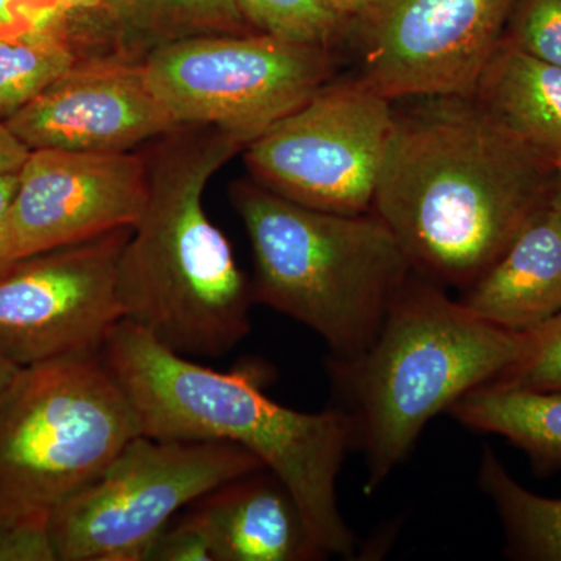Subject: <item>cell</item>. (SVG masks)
<instances>
[{
    "label": "cell",
    "mask_w": 561,
    "mask_h": 561,
    "mask_svg": "<svg viewBox=\"0 0 561 561\" xmlns=\"http://www.w3.org/2000/svg\"><path fill=\"white\" fill-rule=\"evenodd\" d=\"M401 103L371 213L416 275L467 290L548 205L556 171L474 95Z\"/></svg>",
    "instance_id": "cell-1"
},
{
    "label": "cell",
    "mask_w": 561,
    "mask_h": 561,
    "mask_svg": "<svg viewBox=\"0 0 561 561\" xmlns=\"http://www.w3.org/2000/svg\"><path fill=\"white\" fill-rule=\"evenodd\" d=\"M101 356L130 398L144 435L242 446L290 491L324 557L354 556L356 540L337 501L343 460L357 443L346 409L294 411L264 393L261 367L213 370L130 320L114 328Z\"/></svg>",
    "instance_id": "cell-2"
},
{
    "label": "cell",
    "mask_w": 561,
    "mask_h": 561,
    "mask_svg": "<svg viewBox=\"0 0 561 561\" xmlns=\"http://www.w3.org/2000/svg\"><path fill=\"white\" fill-rule=\"evenodd\" d=\"M243 150L219 128L180 125L140 151L149 192L119 262L124 320L190 359H219L251 331V283L203 205Z\"/></svg>",
    "instance_id": "cell-3"
},
{
    "label": "cell",
    "mask_w": 561,
    "mask_h": 561,
    "mask_svg": "<svg viewBox=\"0 0 561 561\" xmlns=\"http://www.w3.org/2000/svg\"><path fill=\"white\" fill-rule=\"evenodd\" d=\"M524 341V332L486 323L413 273L368 350L350 364H330L348 391L357 445L367 454L365 493L387 481L435 415L497 381L522 356Z\"/></svg>",
    "instance_id": "cell-4"
},
{
    "label": "cell",
    "mask_w": 561,
    "mask_h": 561,
    "mask_svg": "<svg viewBox=\"0 0 561 561\" xmlns=\"http://www.w3.org/2000/svg\"><path fill=\"white\" fill-rule=\"evenodd\" d=\"M230 195L253 250L254 302L311 328L331 362L360 357L415 273L393 232L373 213L308 208L254 180Z\"/></svg>",
    "instance_id": "cell-5"
},
{
    "label": "cell",
    "mask_w": 561,
    "mask_h": 561,
    "mask_svg": "<svg viewBox=\"0 0 561 561\" xmlns=\"http://www.w3.org/2000/svg\"><path fill=\"white\" fill-rule=\"evenodd\" d=\"M140 434L101 353L24 368L0 409V519L50 523Z\"/></svg>",
    "instance_id": "cell-6"
},
{
    "label": "cell",
    "mask_w": 561,
    "mask_h": 561,
    "mask_svg": "<svg viewBox=\"0 0 561 561\" xmlns=\"http://www.w3.org/2000/svg\"><path fill=\"white\" fill-rule=\"evenodd\" d=\"M261 468L256 456L232 443L140 434L51 515L58 561H147L176 512Z\"/></svg>",
    "instance_id": "cell-7"
},
{
    "label": "cell",
    "mask_w": 561,
    "mask_h": 561,
    "mask_svg": "<svg viewBox=\"0 0 561 561\" xmlns=\"http://www.w3.org/2000/svg\"><path fill=\"white\" fill-rule=\"evenodd\" d=\"M144 69L176 124L219 128L247 147L332 80L334 58L323 47L250 33L161 47Z\"/></svg>",
    "instance_id": "cell-8"
},
{
    "label": "cell",
    "mask_w": 561,
    "mask_h": 561,
    "mask_svg": "<svg viewBox=\"0 0 561 561\" xmlns=\"http://www.w3.org/2000/svg\"><path fill=\"white\" fill-rule=\"evenodd\" d=\"M394 127V102L362 77L330 80L245 147L261 186L308 208L371 213Z\"/></svg>",
    "instance_id": "cell-9"
},
{
    "label": "cell",
    "mask_w": 561,
    "mask_h": 561,
    "mask_svg": "<svg viewBox=\"0 0 561 561\" xmlns=\"http://www.w3.org/2000/svg\"><path fill=\"white\" fill-rule=\"evenodd\" d=\"M133 228L0 267V356L27 368L99 354L125 319L119 262Z\"/></svg>",
    "instance_id": "cell-10"
},
{
    "label": "cell",
    "mask_w": 561,
    "mask_h": 561,
    "mask_svg": "<svg viewBox=\"0 0 561 561\" xmlns=\"http://www.w3.org/2000/svg\"><path fill=\"white\" fill-rule=\"evenodd\" d=\"M516 0H379L357 25L362 79L401 102L474 95Z\"/></svg>",
    "instance_id": "cell-11"
},
{
    "label": "cell",
    "mask_w": 561,
    "mask_h": 561,
    "mask_svg": "<svg viewBox=\"0 0 561 561\" xmlns=\"http://www.w3.org/2000/svg\"><path fill=\"white\" fill-rule=\"evenodd\" d=\"M147 192L140 151L31 150L0 228V267L135 227Z\"/></svg>",
    "instance_id": "cell-12"
},
{
    "label": "cell",
    "mask_w": 561,
    "mask_h": 561,
    "mask_svg": "<svg viewBox=\"0 0 561 561\" xmlns=\"http://www.w3.org/2000/svg\"><path fill=\"white\" fill-rule=\"evenodd\" d=\"M28 150L133 151L180 127L151 90L144 62L81 57L5 122Z\"/></svg>",
    "instance_id": "cell-13"
},
{
    "label": "cell",
    "mask_w": 561,
    "mask_h": 561,
    "mask_svg": "<svg viewBox=\"0 0 561 561\" xmlns=\"http://www.w3.org/2000/svg\"><path fill=\"white\" fill-rule=\"evenodd\" d=\"M214 561L327 559L287 486L267 468L221 483L190 505Z\"/></svg>",
    "instance_id": "cell-14"
},
{
    "label": "cell",
    "mask_w": 561,
    "mask_h": 561,
    "mask_svg": "<svg viewBox=\"0 0 561 561\" xmlns=\"http://www.w3.org/2000/svg\"><path fill=\"white\" fill-rule=\"evenodd\" d=\"M479 319L529 332L561 312V217L542 206L460 300Z\"/></svg>",
    "instance_id": "cell-15"
},
{
    "label": "cell",
    "mask_w": 561,
    "mask_h": 561,
    "mask_svg": "<svg viewBox=\"0 0 561 561\" xmlns=\"http://www.w3.org/2000/svg\"><path fill=\"white\" fill-rule=\"evenodd\" d=\"M474 98L553 171L561 169V68L502 38Z\"/></svg>",
    "instance_id": "cell-16"
},
{
    "label": "cell",
    "mask_w": 561,
    "mask_h": 561,
    "mask_svg": "<svg viewBox=\"0 0 561 561\" xmlns=\"http://www.w3.org/2000/svg\"><path fill=\"white\" fill-rule=\"evenodd\" d=\"M250 33L239 0H108L102 24L105 50L138 62L181 41Z\"/></svg>",
    "instance_id": "cell-17"
},
{
    "label": "cell",
    "mask_w": 561,
    "mask_h": 561,
    "mask_svg": "<svg viewBox=\"0 0 561 561\" xmlns=\"http://www.w3.org/2000/svg\"><path fill=\"white\" fill-rule=\"evenodd\" d=\"M448 412L472 431L507 438L540 470L561 468V391L486 383Z\"/></svg>",
    "instance_id": "cell-18"
},
{
    "label": "cell",
    "mask_w": 561,
    "mask_h": 561,
    "mask_svg": "<svg viewBox=\"0 0 561 561\" xmlns=\"http://www.w3.org/2000/svg\"><path fill=\"white\" fill-rule=\"evenodd\" d=\"M479 485L496 508L513 559L561 561V500L524 489L490 448L483 451Z\"/></svg>",
    "instance_id": "cell-19"
},
{
    "label": "cell",
    "mask_w": 561,
    "mask_h": 561,
    "mask_svg": "<svg viewBox=\"0 0 561 561\" xmlns=\"http://www.w3.org/2000/svg\"><path fill=\"white\" fill-rule=\"evenodd\" d=\"M79 60L61 36H0V122L5 124Z\"/></svg>",
    "instance_id": "cell-20"
},
{
    "label": "cell",
    "mask_w": 561,
    "mask_h": 561,
    "mask_svg": "<svg viewBox=\"0 0 561 561\" xmlns=\"http://www.w3.org/2000/svg\"><path fill=\"white\" fill-rule=\"evenodd\" d=\"M247 21L257 33L334 49L353 35L348 22L320 0H239Z\"/></svg>",
    "instance_id": "cell-21"
},
{
    "label": "cell",
    "mask_w": 561,
    "mask_h": 561,
    "mask_svg": "<svg viewBox=\"0 0 561 561\" xmlns=\"http://www.w3.org/2000/svg\"><path fill=\"white\" fill-rule=\"evenodd\" d=\"M526 334L522 356L497 381L500 386L561 391V312Z\"/></svg>",
    "instance_id": "cell-22"
},
{
    "label": "cell",
    "mask_w": 561,
    "mask_h": 561,
    "mask_svg": "<svg viewBox=\"0 0 561 561\" xmlns=\"http://www.w3.org/2000/svg\"><path fill=\"white\" fill-rule=\"evenodd\" d=\"M502 38L561 68V0H516Z\"/></svg>",
    "instance_id": "cell-23"
},
{
    "label": "cell",
    "mask_w": 561,
    "mask_h": 561,
    "mask_svg": "<svg viewBox=\"0 0 561 561\" xmlns=\"http://www.w3.org/2000/svg\"><path fill=\"white\" fill-rule=\"evenodd\" d=\"M51 35L70 41L68 14L58 0H0V36Z\"/></svg>",
    "instance_id": "cell-24"
},
{
    "label": "cell",
    "mask_w": 561,
    "mask_h": 561,
    "mask_svg": "<svg viewBox=\"0 0 561 561\" xmlns=\"http://www.w3.org/2000/svg\"><path fill=\"white\" fill-rule=\"evenodd\" d=\"M0 561H58L50 523L0 519Z\"/></svg>",
    "instance_id": "cell-25"
},
{
    "label": "cell",
    "mask_w": 561,
    "mask_h": 561,
    "mask_svg": "<svg viewBox=\"0 0 561 561\" xmlns=\"http://www.w3.org/2000/svg\"><path fill=\"white\" fill-rule=\"evenodd\" d=\"M147 561H214V553L201 527L183 515L158 535Z\"/></svg>",
    "instance_id": "cell-26"
},
{
    "label": "cell",
    "mask_w": 561,
    "mask_h": 561,
    "mask_svg": "<svg viewBox=\"0 0 561 561\" xmlns=\"http://www.w3.org/2000/svg\"><path fill=\"white\" fill-rule=\"evenodd\" d=\"M70 24V41L79 58L103 54L102 24L108 0H58Z\"/></svg>",
    "instance_id": "cell-27"
},
{
    "label": "cell",
    "mask_w": 561,
    "mask_h": 561,
    "mask_svg": "<svg viewBox=\"0 0 561 561\" xmlns=\"http://www.w3.org/2000/svg\"><path fill=\"white\" fill-rule=\"evenodd\" d=\"M31 150L18 136L0 122V175L18 172L27 160Z\"/></svg>",
    "instance_id": "cell-28"
},
{
    "label": "cell",
    "mask_w": 561,
    "mask_h": 561,
    "mask_svg": "<svg viewBox=\"0 0 561 561\" xmlns=\"http://www.w3.org/2000/svg\"><path fill=\"white\" fill-rule=\"evenodd\" d=\"M320 2L334 11L343 21L348 22L354 33L357 25L378 5L379 0H320Z\"/></svg>",
    "instance_id": "cell-29"
},
{
    "label": "cell",
    "mask_w": 561,
    "mask_h": 561,
    "mask_svg": "<svg viewBox=\"0 0 561 561\" xmlns=\"http://www.w3.org/2000/svg\"><path fill=\"white\" fill-rule=\"evenodd\" d=\"M22 370H24V368L18 367L13 362L3 359V357L0 356V409H2L3 402L9 398L13 387L16 386Z\"/></svg>",
    "instance_id": "cell-30"
},
{
    "label": "cell",
    "mask_w": 561,
    "mask_h": 561,
    "mask_svg": "<svg viewBox=\"0 0 561 561\" xmlns=\"http://www.w3.org/2000/svg\"><path fill=\"white\" fill-rule=\"evenodd\" d=\"M18 180H20V171L0 175V228H2L3 220H5L7 213H9L11 201L16 194Z\"/></svg>",
    "instance_id": "cell-31"
},
{
    "label": "cell",
    "mask_w": 561,
    "mask_h": 561,
    "mask_svg": "<svg viewBox=\"0 0 561 561\" xmlns=\"http://www.w3.org/2000/svg\"><path fill=\"white\" fill-rule=\"evenodd\" d=\"M548 205L561 217V169L553 175Z\"/></svg>",
    "instance_id": "cell-32"
}]
</instances>
